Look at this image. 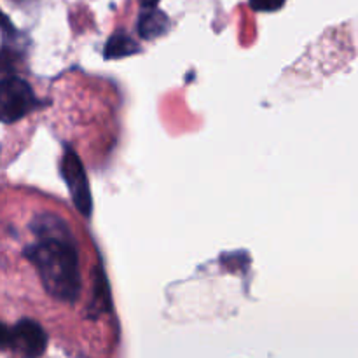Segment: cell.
Here are the masks:
<instances>
[{
  "label": "cell",
  "mask_w": 358,
  "mask_h": 358,
  "mask_svg": "<svg viewBox=\"0 0 358 358\" xmlns=\"http://www.w3.org/2000/svg\"><path fill=\"white\" fill-rule=\"evenodd\" d=\"M35 243L24 248V257L35 266L45 292L62 303H76L83 289L79 252L65 220L44 213L30 224Z\"/></svg>",
  "instance_id": "1"
},
{
  "label": "cell",
  "mask_w": 358,
  "mask_h": 358,
  "mask_svg": "<svg viewBox=\"0 0 358 358\" xmlns=\"http://www.w3.org/2000/svg\"><path fill=\"white\" fill-rule=\"evenodd\" d=\"M0 345H2V350L10 348L20 353L21 357L37 358L45 352L48 334L37 322L23 318V320L16 322L10 329L2 327Z\"/></svg>",
  "instance_id": "2"
},
{
  "label": "cell",
  "mask_w": 358,
  "mask_h": 358,
  "mask_svg": "<svg viewBox=\"0 0 358 358\" xmlns=\"http://www.w3.org/2000/svg\"><path fill=\"white\" fill-rule=\"evenodd\" d=\"M38 103L41 101L37 100L27 80L16 76L3 77L0 84V107H2V121L6 124L20 121Z\"/></svg>",
  "instance_id": "3"
},
{
  "label": "cell",
  "mask_w": 358,
  "mask_h": 358,
  "mask_svg": "<svg viewBox=\"0 0 358 358\" xmlns=\"http://www.w3.org/2000/svg\"><path fill=\"white\" fill-rule=\"evenodd\" d=\"M59 171H62L63 180H65L66 187H69L70 198H72L76 208L79 210L80 215L90 219L91 212H93V198H91L90 182H87L83 161L72 149H66L65 154H63Z\"/></svg>",
  "instance_id": "4"
},
{
  "label": "cell",
  "mask_w": 358,
  "mask_h": 358,
  "mask_svg": "<svg viewBox=\"0 0 358 358\" xmlns=\"http://www.w3.org/2000/svg\"><path fill=\"white\" fill-rule=\"evenodd\" d=\"M168 28H170V20H168V16L163 10L150 6L140 13L136 30H138L140 37L145 38V41L161 37V35L166 34Z\"/></svg>",
  "instance_id": "5"
},
{
  "label": "cell",
  "mask_w": 358,
  "mask_h": 358,
  "mask_svg": "<svg viewBox=\"0 0 358 358\" xmlns=\"http://www.w3.org/2000/svg\"><path fill=\"white\" fill-rule=\"evenodd\" d=\"M136 52H140V44L124 31H115L114 35H110L103 49V56L107 59H119Z\"/></svg>",
  "instance_id": "6"
},
{
  "label": "cell",
  "mask_w": 358,
  "mask_h": 358,
  "mask_svg": "<svg viewBox=\"0 0 358 358\" xmlns=\"http://www.w3.org/2000/svg\"><path fill=\"white\" fill-rule=\"evenodd\" d=\"M252 9L259 13H275L285 6V0H248Z\"/></svg>",
  "instance_id": "7"
},
{
  "label": "cell",
  "mask_w": 358,
  "mask_h": 358,
  "mask_svg": "<svg viewBox=\"0 0 358 358\" xmlns=\"http://www.w3.org/2000/svg\"><path fill=\"white\" fill-rule=\"evenodd\" d=\"M156 2H157V0H142V3H143V6H145V7L154 6V3H156Z\"/></svg>",
  "instance_id": "8"
}]
</instances>
